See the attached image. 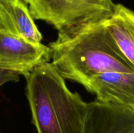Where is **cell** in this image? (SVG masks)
Segmentation results:
<instances>
[{
    "label": "cell",
    "instance_id": "5",
    "mask_svg": "<svg viewBox=\"0 0 134 133\" xmlns=\"http://www.w3.org/2000/svg\"><path fill=\"white\" fill-rule=\"evenodd\" d=\"M82 133H134V112L96 99L88 103Z\"/></svg>",
    "mask_w": 134,
    "mask_h": 133
},
{
    "label": "cell",
    "instance_id": "9",
    "mask_svg": "<svg viewBox=\"0 0 134 133\" xmlns=\"http://www.w3.org/2000/svg\"><path fill=\"white\" fill-rule=\"evenodd\" d=\"M20 74L16 72L0 69V87L7 82H18L20 79Z\"/></svg>",
    "mask_w": 134,
    "mask_h": 133
},
{
    "label": "cell",
    "instance_id": "7",
    "mask_svg": "<svg viewBox=\"0 0 134 133\" xmlns=\"http://www.w3.org/2000/svg\"><path fill=\"white\" fill-rule=\"evenodd\" d=\"M23 0H0V33L32 43H40L43 35Z\"/></svg>",
    "mask_w": 134,
    "mask_h": 133
},
{
    "label": "cell",
    "instance_id": "8",
    "mask_svg": "<svg viewBox=\"0 0 134 133\" xmlns=\"http://www.w3.org/2000/svg\"><path fill=\"white\" fill-rule=\"evenodd\" d=\"M106 23L120 50L134 69V11L122 4H116Z\"/></svg>",
    "mask_w": 134,
    "mask_h": 133
},
{
    "label": "cell",
    "instance_id": "6",
    "mask_svg": "<svg viewBox=\"0 0 134 133\" xmlns=\"http://www.w3.org/2000/svg\"><path fill=\"white\" fill-rule=\"evenodd\" d=\"M96 100L134 112V72H105L93 77L85 87Z\"/></svg>",
    "mask_w": 134,
    "mask_h": 133
},
{
    "label": "cell",
    "instance_id": "3",
    "mask_svg": "<svg viewBox=\"0 0 134 133\" xmlns=\"http://www.w3.org/2000/svg\"><path fill=\"white\" fill-rule=\"evenodd\" d=\"M34 18L60 31L86 22L107 19L115 4L112 0H23Z\"/></svg>",
    "mask_w": 134,
    "mask_h": 133
},
{
    "label": "cell",
    "instance_id": "1",
    "mask_svg": "<svg viewBox=\"0 0 134 133\" xmlns=\"http://www.w3.org/2000/svg\"><path fill=\"white\" fill-rule=\"evenodd\" d=\"M107 19L58 32L57 39L49 44L51 63L64 79L85 87L102 73L134 72L109 31Z\"/></svg>",
    "mask_w": 134,
    "mask_h": 133
},
{
    "label": "cell",
    "instance_id": "2",
    "mask_svg": "<svg viewBox=\"0 0 134 133\" xmlns=\"http://www.w3.org/2000/svg\"><path fill=\"white\" fill-rule=\"evenodd\" d=\"M26 96L37 133H82L88 108L79 94L69 89L51 63L25 76Z\"/></svg>",
    "mask_w": 134,
    "mask_h": 133
},
{
    "label": "cell",
    "instance_id": "4",
    "mask_svg": "<svg viewBox=\"0 0 134 133\" xmlns=\"http://www.w3.org/2000/svg\"><path fill=\"white\" fill-rule=\"evenodd\" d=\"M51 58L49 46L0 33V69L26 76Z\"/></svg>",
    "mask_w": 134,
    "mask_h": 133
}]
</instances>
